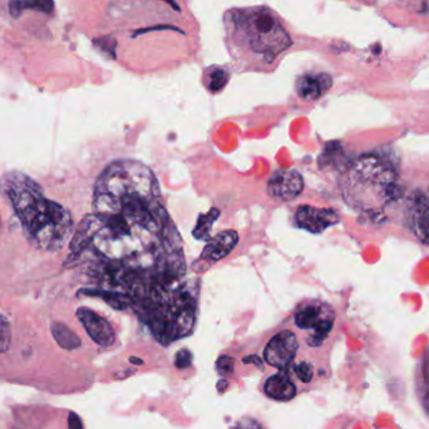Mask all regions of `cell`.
I'll return each mask as SVG.
<instances>
[{
    "instance_id": "obj_1",
    "label": "cell",
    "mask_w": 429,
    "mask_h": 429,
    "mask_svg": "<svg viewBox=\"0 0 429 429\" xmlns=\"http://www.w3.org/2000/svg\"><path fill=\"white\" fill-rule=\"evenodd\" d=\"M0 187L10 200L29 243L45 251L62 249L75 226L70 212L45 199L37 182L24 174H6Z\"/></svg>"
},
{
    "instance_id": "obj_2",
    "label": "cell",
    "mask_w": 429,
    "mask_h": 429,
    "mask_svg": "<svg viewBox=\"0 0 429 429\" xmlns=\"http://www.w3.org/2000/svg\"><path fill=\"white\" fill-rule=\"evenodd\" d=\"M237 42L266 63L274 62L292 42L278 17L268 8H250L229 13Z\"/></svg>"
},
{
    "instance_id": "obj_3",
    "label": "cell",
    "mask_w": 429,
    "mask_h": 429,
    "mask_svg": "<svg viewBox=\"0 0 429 429\" xmlns=\"http://www.w3.org/2000/svg\"><path fill=\"white\" fill-rule=\"evenodd\" d=\"M294 322L299 329L308 331L306 344L310 348H320L333 330L334 313L326 304L311 301L299 306Z\"/></svg>"
},
{
    "instance_id": "obj_4",
    "label": "cell",
    "mask_w": 429,
    "mask_h": 429,
    "mask_svg": "<svg viewBox=\"0 0 429 429\" xmlns=\"http://www.w3.org/2000/svg\"><path fill=\"white\" fill-rule=\"evenodd\" d=\"M300 343L292 330H281L276 333L264 348L262 359L269 367L284 370L298 359Z\"/></svg>"
},
{
    "instance_id": "obj_5",
    "label": "cell",
    "mask_w": 429,
    "mask_h": 429,
    "mask_svg": "<svg viewBox=\"0 0 429 429\" xmlns=\"http://www.w3.org/2000/svg\"><path fill=\"white\" fill-rule=\"evenodd\" d=\"M77 317L88 336L100 348H111L117 340L116 330L106 317H100L96 311L88 308H80Z\"/></svg>"
},
{
    "instance_id": "obj_6",
    "label": "cell",
    "mask_w": 429,
    "mask_h": 429,
    "mask_svg": "<svg viewBox=\"0 0 429 429\" xmlns=\"http://www.w3.org/2000/svg\"><path fill=\"white\" fill-rule=\"evenodd\" d=\"M304 190V180L298 171H276L268 182L269 196L276 201H292Z\"/></svg>"
},
{
    "instance_id": "obj_7",
    "label": "cell",
    "mask_w": 429,
    "mask_h": 429,
    "mask_svg": "<svg viewBox=\"0 0 429 429\" xmlns=\"http://www.w3.org/2000/svg\"><path fill=\"white\" fill-rule=\"evenodd\" d=\"M262 392L266 398L284 403L296 398L300 394V388L292 373L287 369H284L275 372L264 379Z\"/></svg>"
},
{
    "instance_id": "obj_8",
    "label": "cell",
    "mask_w": 429,
    "mask_h": 429,
    "mask_svg": "<svg viewBox=\"0 0 429 429\" xmlns=\"http://www.w3.org/2000/svg\"><path fill=\"white\" fill-rule=\"evenodd\" d=\"M295 220L301 229L313 234H322L326 229L338 224L340 218L338 212L331 209L300 206L295 213Z\"/></svg>"
},
{
    "instance_id": "obj_9",
    "label": "cell",
    "mask_w": 429,
    "mask_h": 429,
    "mask_svg": "<svg viewBox=\"0 0 429 429\" xmlns=\"http://www.w3.org/2000/svg\"><path fill=\"white\" fill-rule=\"evenodd\" d=\"M408 225L421 243L429 245V199L423 193L414 195L408 206Z\"/></svg>"
},
{
    "instance_id": "obj_10",
    "label": "cell",
    "mask_w": 429,
    "mask_h": 429,
    "mask_svg": "<svg viewBox=\"0 0 429 429\" xmlns=\"http://www.w3.org/2000/svg\"><path fill=\"white\" fill-rule=\"evenodd\" d=\"M333 86V78L326 73L301 75L296 82L299 97L305 100H319Z\"/></svg>"
},
{
    "instance_id": "obj_11",
    "label": "cell",
    "mask_w": 429,
    "mask_h": 429,
    "mask_svg": "<svg viewBox=\"0 0 429 429\" xmlns=\"http://www.w3.org/2000/svg\"><path fill=\"white\" fill-rule=\"evenodd\" d=\"M239 243L236 231L226 230L218 232L202 251V257L209 262H218L230 254Z\"/></svg>"
},
{
    "instance_id": "obj_12",
    "label": "cell",
    "mask_w": 429,
    "mask_h": 429,
    "mask_svg": "<svg viewBox=\"0 0 429 429\" xmlns=\"http://www.w3.org/2000/svg\"><path fill=\"white\" fill-rule=\"evenodd\" d=\"M80 294H86L87 296L103 299L107 304L111 305L117 310H125L132 305V299L130 295L122 292H112V290H103V289H83Z\"/></svg>"
},
{
    "instance_id": "obj_13",
    "label": "cell",
    "mask_w": 429,
    "mask_h": 429,
    "mask_svg": "<svg viewBox=\"0 0 429 429\" xmlns=\"http://www.w3.org/2000/svg\"><path fill=\"white\" fill-rule=\"evenodd\" d=\"M52 336L57 344L64 350H75L82 345L80 336L73 330L68 328L66 324L54 323L52 325Z\"/></svg>"
},
{
    "instance_id": "obj_14",
    "label": "cell",
    "mask_w": 429,
    "mask_h": 429,
    "mask_svg": "<svg viewBox=\"0 0 429 429\" xmlns=\"http://www.w3.org/2000/svg\"><path fill=\"white\" fill-rule=\"evenodd\" d=\"M287 370L292 373L294 379L296 380L300 391L308 384H311L314 382L315 377V366L314 363L306 359H296L292 363Z\"/></svg>"
},
{
    "instance_id": "obj_15",
    "label": "cell",
    "mask_w": 429,
    "mask_h": 429,
    "mask_svg": "<svg viewBox=\"0 0 429 429\" xmlns=\"http://www.w3.org/2000/svg\"><path fill=\"white\" fill-rule=\"evenodd\" d=\"M218 216H220V211L218 209H211L207 213L201 215L197 220V224L193 229V236L196 237L197 240H209L212 225L215 224V221L218 220Z\"/></svg>"
},
{
    "instance_id": "obj_16",
    "label": "cell",
    "mask_w": 429,
    "mask_h": 429,
    "mask_svg": "<svg viewBox=\"0 0 429 429\" xmlns=\"http://www.w3.org/2000/svg\"><path fill=\"white\" fill-rule=\"evenodd\" d=\"M229 78H230V75H229L227 70H225L223 68L213 69L210 75H209L207 88L213 93L215 92H220L227 84Z\"/></svg>"
},
{
    "instance_id": "obj_17",
    "label": "cell",
    "mask_w": 429,
    "mask_h": 429,
    "mask_svg": "<svg viewBox=\"0 0 429 429\" xmlns=\"http://www.w3.org/2000/svg\"><path fill=\"white\" fill-rule=\"evenodd\" d=\"M23 10L25 9H31V10H37V12L50 13L54 10V1L53 0H20Z\"/></svg>"
},
{
    "instance_id": "obj_18",
    "label": "cell",
    "mask_w": 429,
    "mask_h": 429,
    "mask_svg": "<svg viewBox=\"0 0 429 429\" xmlns=\"http://www.w3.org/2000/svg\"><path fill=\"white\" fill-rule=\"evenodd\" d=\"M10 345V325L6 317L0 315V353H6Z\"/></svg>"
},
{
    "instance_id": "obj_19",
    "label": "cell",
    "mask_w": 429,
    "mask_h": 429,
    "mask_svg": "<svg viewBox=\"0 0 429 429\" xmlns=\"http://www.w3.org/2000/svg\"><path fill=\"white\" fill-rule=\"evenodd\" d=\"M235 429H266L262 426L259 421H256L254 418L245 417L241 418L236 426Z\"/></svg>"
},
{
    "instance_id": "obj_20",
    "label": "cell",
    "mask_w": 429,
    "mask_h": 429,
    "mask_svg": "<svg viewBox=\"0 0 429 429\" xmlns=\"http://www.w3.org/2000/svg\"><path fill=\"white\" fill-rule=\"evenodd\" d=\"M193 361V355L187 349H181L180 352L176 354V367L187 368Z\"/></svg>"
},
{
    "instance_id": "obj_21",
    "label": "cell",
    "mask_w": 429,
    "mask_h": 429,
    "mask_svg": "<svg viewBox=\"0 0 429 429\" xmlns=\"http://www.w3.org/2000/svg\"><path fill=\"white\" fill-rule=\"evenodd\" d=\"M94 43L97 44L100 47V50H105L107 54H111L114 57V47H116V42L113 40L112 38L106 37L97 39Z\"/></svg>"
},
{
    "instance_id": "obj_22",
    "label": "cell",
    "mask_w": 429,
    "mask_h": 429,
    "mask_svg": "<svg viewBox=\"0 0 429 429\" xmlns=\"http://www.w3.org/2000/svg\"><path fill=\"white\" fill-rule=\"evenodd\" d=\"M68 429H84L81 417L75 412L68 413Z\"/></svg>"
},
{
    "instance_id": "obj_23",
    "label": "cell",
    "mask_w": 429,
    "mask_h": 429,
    "mask_svg": "<svg viewBox=\"0 0 429 429\" xmlns=\"http://www.w3.org/2000/svg\"><path fill=\"white\" fill-rule=\"evenodd\" d=\"M9 12L12 14L14 18H18L22 15V13L24 12L22 8L20 0H10L9 1Z\"/></svg>"
},
{
    "instance_id": "obj_24",
    "label": "cell",
    "mask_w": 429,
    "mask_h": 429,
    "mask_svg": "<svg viewBox=\"0 0 429 429\" xmlns=\"http://www.w3.org/2000/svg\"><path fill=\"white\" fill-rule=\"evenodd\" d=\"M423 407H424V411H426V413H427V414H428L429 416V391L428 392H427V394L424 396Z\"/></svg>"
},
{
    "instance_id": "obj_25",
    "label": "cell",
    "mask_w": 429,
    "mask_h": 429,
    "mask_svg": "<svg viewBox=\"0 0 429 429\" xmlns=\"http://www.w3.org/2000/svg\"><path fill=\"white\" fill-rule=\"evenodd\" d=\"M424 377H426V380L429 383V356L427 358V361H426V366H424Z\"/></svg>"
},
{
    "instance_id": "obj_26",
    "label": "cell",
    "mask_w": 429,
    "mask_h": 429,
    "mask_svg": "<svg viewBox=\"0 0 429 429\" xmlns=\"http://www.w3.org/2000/svg\"><path fill=\"white\" fill-rule=\"evenodd\" d=\"M165 1H167L168 4L172 6V8H174L176 10H180V6H177V3H176V0H165Z\"/></svg>"
}]
</instances>
